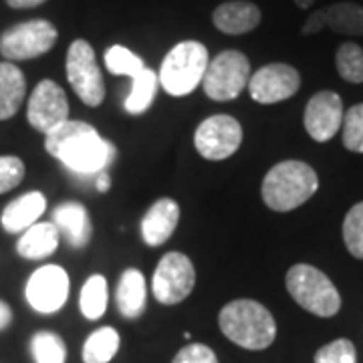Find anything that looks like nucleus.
<instances>
[{"label":"nucleus","mask_w":363,"mask_h":363,"mask_svg":"<svg viewBox=\"0 0 363 363\" xmlns=\"http://www.w3.org/2000/svg\"><path fill=\"white\" fill-rule=\"evenodd\" d=\"M323 11L325 28H331L339 35L362 37L363 35V6L355 2H337Z\"/></svg>","instance_id":"22"},{"label":"nucleus","mask_w":363,"mask_h":363,"mask_svg":"<svg viewBox=\"0 0 363 363\" xmlns=\"http://www.w3.org/2000/svg\"><path fill=\"white\" fill-rule=\"evenodd\" d=\"M105 67L111 75H125V77H135L140 75L145 65H143L142 57H138L135 52L130 51L123 45H113L105 52Z\"/></svg>","instance_id":"27"},{"label":"nucleus","mask_w":363,"mask_h":363,"mask_svg":"<svg viewBox=\"0 0 363 363\" xmlns=\"http://www.w3.org/2000/svg\"><path fill=\"white\" fill-rule=\"evenodd\" d=\"M11 323H13V311L4 301H0V331H4Z\"/></svg>","instance_id":"35"},{"label":"nucleus","mask_w":363,"mask_h":363,"mask_svg":"<svg viewBox=\"0 0 363 363\" xmlns=\"http://www.w3.org/2000/svg\"><path fill=\"white\" fill-rule=\"evenodd\" d=\"M343 101L335 91L315 93L305 107V130L311 140L319 143L329 142L343 125Z\"/></svg>","instance_id":"14"},{"label":"nucleus","mask_w":363,"mask_h":363,"mask_svg":"<svg viewBox=\"0 0 363 363\" xmlns=\"http://www.w3.org/2000/svg\"><path fill=\"white\" fill-rule=\"evenodd\" d=\"M59 39L52 23L35 18L6 28L0 35V55L6 61H28L49 52Z\"/></svg>","instance_id":"8"},{"label":"nucleus","mask_w":363,"mask_h":363,"mask_svg":"<svg viewBox=\"0 0 363 363\" xmlns=\"http://www.w3.org/2000/svg\"><path fill=\"white\" fill-rule=\"evenodd\" d=\"M109 186H111V178H109V174H107V172H101V174H97V176H95V188H97L99 192H107V190H109Z\"/></svg>","instance_id":"37"},{"label":"nucleus","mask_w":363,"mask_h":363,"mask_svg":"<svg viewBox=\"0 0 363 363\" xmlns=\"http://www.w3.org/2000/svg\"><path fill=\"white\" fill-rule=\"evenodd\" d=\"M250 61L240 51H222L208 63L202 79L204 93L212 101H233L248 87Z\"/></svg>","instance_id":"6"},{"label":"nucleus","mask_w":363,"mask_h":363,"mask_svg":"<svg viewBox=\"0 0 363 363\" xmlns=\"http://www.w3.org/2000/svg\"><path fill=\"white\" fill-rule=\"evenodd\" d=\"M47 210V198L43 192H26V194L14 198L13 202H9L6 208L2 210V228L11 234H23L26 228H30L35 222L40 220V216Z\"/></svg>","instance_id":"16"},{"label":"nucleus","mask_w":363,"mask_h":363,"mask_svg":"<svg viewBox=\"0 0 363 363\" xmlns=\"http://www.w3.org/2000/svg\"><path fill=\"white\" fill-rule=\"evenodd\" d=\"M145 298H147V289H145V279L140 269H128L123 271L119 283H117L116 301L119 313L125 319H140L145 311Z\"/></svg>","instance_id":"20"},{"label":"nucleus","mask_w":363,"mask_h":363,"mask_svg":"<svg viewBox=\"0 0 363 363\" xmlns=\"http://www.w3.org/2000/svg\"><path fill=\"white\" fill-rule=\"evenodd\" d=\"M293 2L297 4L298 9H309V6H311L315 0H293Z\"/></svg>","instance_id":"38"},{"label":"nucleus","mask_w":363,"mask_h":363,"mask_svg":"<svg viewBox=\"0 0 363 363\" xmlns=\"http://www.w3.org/2000/svg\"><path fill=\"white\" fill-rule=\"evenodd\" d=\"M180 222V206L172 198L154 202L142 218V238L147 247H162L176 233Z\"/></svg>","instance_id":"15"},{"label":"nucleus","mask_w":363,"mask_h":363,"mask_svg":"<svg viewBox=\"0 0 363 363\" xmlns=\"http://www.w3.org/2000/svg\"><path fill=\"white\" fill-rule=\"evenodd\" d=\"M69 274L59 264H45L28 277L25 297L37 313L61 311L69 298Z\"/></svg>","instance_id":"11"},{"label":"nucleus","mask_w":363,"mask_h":363,"mask_svg":"<svg viewBox=\"0 0 363 363\" xmlns=\"http://www.w3.org/2000/svg\"><path fill=\"white\" fill-rule=\"evenodd\" d=\"M52 224L57 226L59 234H63L69 245L83 248L91 240L93 226L87 208L81 202H63L52 210Z\"/></svg>","instance_id":"17"},{"label":"nucleus","mask_w":363,"mask_h":363,"mask_svg":"<svg viewBox=\"0 0 363 363\" xmlns=\"http://www.w3.org/2000/svg\"><path fill=\"white\" fill-rule=\"evenodd\" d=\"M240 143H242V128L240 121L233 116H224V113L210 116L196 128V152L210 162H222L234 156Z\"/></svg>","instance_id":"10"},{"label":"nucleus","mask_w":363,"mask_h":363,"mask_svg":"<svg viewBox=\"0 0 363 363\" xmlns=\"http://www.w3.org/2000/svg\"><path fill=\"white\" fill-rule=\"evenodd\" d=\"M61 234L52 222H35L30 228L21 234L16 242V252L28 260H43L51 257L59 248Z\"/></svg>","instance_id":"19"},{"label":"nucleus","mask_w":363,"mask_h":363,"mask_svg":"<svg viewBox=\"0 0 363 363\" xmlns=\"http://www.w3.org/2000/svg\"><path fill=\"white\" fill-rule=\"evenodd\" d=\"M286 291L305 311L317 317H335L341 309V295L323 271L311 264H295L286 272Z\"/></svg>","instance_id":"5"},{"label":"nucleus","mask_w":363,"mask_h":363,"mask_svg":"<svg viewBox=\"0 0 363 363\" xmlns=\"http://www.w3.org/2000/svg\"><path fill=\"white\" fill-rule=\"evenodd\" d=\"M196 285V269L192 260L182 252H168L157 262L152 291L162 305H178L190 297Z\"/></svg>","instance_id":"9"},{"label":"nucleus","mask_w":363,"mask_h":363,"mask_svg":"<svg viewBox=\"0 0 363 363\" xmlns=\"http://www.w3.org/2000/svg\"><path fill=\"white\" fill-rule=\"evenodd\" d=\"M260 9L252 2L245 0H233V2H224L214 13H212V23L214 26L224 33V35H247L250 30H255L259 26Z\"/></svg>","instance_id":"18"},{"label":"nucleus","mask_w":363,"mask_h":363,"mask_svg":"<svg viewBox=\"0 0 363 363\" xmlns=\"http://www.w3.org/2000/svg\"><path fill=\"white\" fill-rule=\"evenodd\" d=\"M119 350V333L113 327L93 331L83 343V363H109Z\"/></svg>","instance_id":"25"},{"label":"nucleus","mask_w":363,"mask_h":363,"mask_svg":"<svg viewBox=\"0 0 363 363\" xmlns=\"http://www.w3.org/2000/svg\"><path fill=\"white\" fill-rule=\"evenodd\" d=\"M301 87V75L295 67L286 63H271L260 67L248 81L250 97L262 105L281 104L291 99Z\"/></svg>","instance_id":"13"},{"label":"nucleus","mask_w":363,"mask_h":363,"mask_svg":"<svg viewBox=\"0 0 363 363\" xmlns=\"http://www.w3.org/2000/svg\"><path fill=\"white\" fill-rule=\"evenodd\" d=\"M25 164L16 156H0V194L16 188L25 180Z\"/></svg>","instance_id":"32"},{"label":"nucleus","mask_w":363,"mask_h":363,"mask_svg":"<svg viewBox=\"0 0 363 363\" xmlns=\"http://www.w3.org/2000/svg\"><path fill=\"white\" fill-rule=\"evenodd\" d=\"M218 325L233 343L250 351L271 347L277 337L272 313L252 298H236L224 305L218 315Z\"/></svg>","instance_id":"2"},{"label":"nucleus","mask_w":363,"mask_h":363,"mask_svg":"<svg viewBox=\"0 0 363 363\" xmlns=\"http://www.w3.org/2000/svg\"><path fill=\"white\" fill-rule=\"evenodd\" d=\"M26 117L33 130L49 133L69 119V99L61 85L51 79H43L28 97Z\"/></svg>","instance_id":"12"},{"label":"nucleus","mask_w":363,"mask_h":363,"mask_svg":"<svg viewBox=\"0 0 363 363\" xmlns=\"http://www.w3.org/2000/svg\"><path fill=\"white\" fill-rule=\"evenodd\" d=\"M107 303H109L107 279L104 274H91L81 289V297H79L81 313L91 321H97L107 311Z\"/></svg>","instance_id":"23"},{"label":"nucleus","mask_w":363,"mask_h":363,"mask_svg":"<svg viewBox=\"0 0 363 363\" xmlns=\"http://www.w3.org/2000/svg\"><path fill=\"white\" fill-rule=\"evenodd\" d=\"M341 133H343V145L350 152L363 154V104L353 105L345 111Z\"/></svg>","instance_id":"30"},{"label":"nucleus","mask_w":363,"mask_h":363,"mask_svg":"<svg viewBox=\"0 0 363 363\" xmlns=\"http://www.w3.org/2000/svg\"><path fill=\"white\" fill-rule=\"evenodd\" d=\"M325 28L323 23V11H315L313 14H309V18L305 21V25L301 28L303 35H315V33H321Z\"/></svg>","instance_id":"34"},{"label":"nucleus","mask_w":363,"mask_h":363,"mask_svg":"<svg viewBox=\"0 0 363 363\" xmlns=\"http://www.w3.org/2000/svg\"><path fill=\"white\" fill-rule=\"evenodd\" d=\"M157 85H160V79L152 71V69H143L140 75L133 77L131 83V91L125 99V111L131 116H142L150 109V105L154 104L157 93Z\"/></svg>","instance_id":"24"},{"label":"nucleus","mask_w":363,"mask_h":363,"mask_svg":"<svg viewBox=\"0 0 363 363\" xmlns=\"http://www.w3.org/2000/svg\"><path fill=\"white\" fill-rule=\"evenodd\" d=\"M319 190L317 172L298 160H285L272 166L260 186V196L267 208L274 212H291L311 200Z\"/></svg>","instance_id":"3"},{"label":"nucleus","mask_w":363,"mask_h":363,"mask_svg":"<svg viewBox=\"0 0 363 363\" xmlns=\"http://www.w3.org/2000/svg\"><path fill=\"white\" fill-rule=\"evenodd\" d=\"M25 73L11 61L0 63V121L16 116L25 101Z\"/></svg>","instance_id":"21"},{"label":"nucleus","mask_w":363,"mask_h":363,"mask_svg":"<svg viewBox=\"0 0 363 363\" xmlns=\"http://www.w3.org/2000/svg\"><path fill=\"white\" fill-rule=\"evenodd\" d=\"M30 353L35 363H65L67 345L52 331H39L30 339Z\"/></svg>","instance_id":"26"},{"label":"nucleus","mask_w":363,"mask_h":363,"mask_svg":"<svg viewBox=\"0 0 363 363\" xmlns=\"http://www.w3.org/2000/svg\"><path fill=\"white\" fill-rule=\"evenodd\" d=\"M335 65L341 79L347 83H363V49L355 43H343L335 55Z\"/></svg>","instance_id":"28"},{"label":"nucleus","mask_w":363,"mask_h":363,"mask_svg":"<svg viewBox=\"0 0 363 363\" xmlns=\"http://www.w3.org/2000/svg\"><path fill=\"white\" fill-rule=\"evenodd\" d=\"M43 2H47V0H6V4L11 9H35V6H40Z\"/></svg>","instance_id":"36"},{"label":"nucleus","mask_w":363,"mask_h":363,"mask_svg":"<svg viewBox=\"0 0 363 363\" xmlns=\"http://www.w3.org/2000/svg\"><path fill=\"white\" fill-rule=\"evenodd\" d=\"M67 79L77 97L89 107H99L105 99V83L95 51L87 40L77 39L67 51Z\"/></svg>","instance_id":"7"},{"label":"nucleus","mask_w":363,"mask_h":363,"mask_svg":"<svg viewBox=\"0 0 363 363\" xmlns=\"http://www.w3.org/2000/svg\"><path fill=\"white\" fill-rule=\"evenodd\" d=\"M210 57L198 40H182L164 57L160 67V85L172 97H186L202 83Z\"/></svg>","instance_id":"4"},{"label":"nucleus","mask_w":363,"mask_h":363,"mask_svg":"<svg viewBox=\"0 0 363 363\" xmlns=\"http://www.w3.org/2000/svg\"><path fill=\"white\" fill-rule=\"evenodd\" d=\"M172 363H218V357L204 343H190L178 351Z\"/></svg>","instance_id":"33"},{"label":"nucleus","mask_w":363,"mask_h":363,"mask_svg":"<svg viewBox=\"0 0 363 363\" xmlns=\"http://www.w3.org/2000/svg\"><path fill=\"white\" fill-rule=\"evenodd\" d=\"M45 150L79 176H97L113 164L116 145L104 140L93 125L67 119L45 135Z\"/></svg>","instance_id":"1"},{"label":"nucleus","mask_w":363,"mask_h":363,"mask_svg":"<svg viewBox=\"0 0 363 363\" xmlns=\"http://www.w3.org/2000/svg\"><path fill=\"white\" fill-rule=\"evenodd\" d=\"M315 363H357L355 345L350 339H335L315 353Z\"/></svg>","instance_id":"31"},{"label":"nucleus","mask_w":363,"mask_h":363,"mask_svg":"<svg viewBox=\"0 0 363 363\" xmlns=\"http://www.w3.org/2000/svg\"><path fill=\"white\" fill-rule=\"evenodd\" d=\"M343 242L351 257L363 259V202L355 204L343 220Z\"/></svg>","instance_id":"29"}]
</instances>
